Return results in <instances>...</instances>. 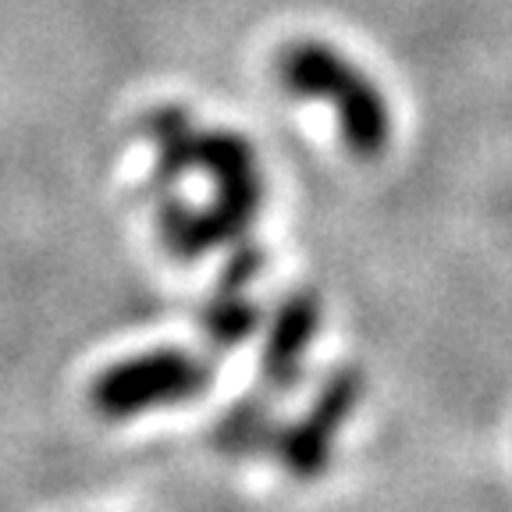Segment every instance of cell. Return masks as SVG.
Here are the masks:
<instances>
[{"instance_id":"cell-1","label":"cell","mask_w":512,"mask_h":512,"mask_svg":"<svg viewBox=\"0 0 512 512\" xmlns=\"http://www.w3.org/2000/svg\"><path fill=\"white\" fill-rule=\"evenodd\" d=\"M189 171L210 182L207 207H185L171 192L157 196V232L178 260H200L221 246H235L253 228L264 203L260 160L246 136L228 128H196L189 146Z\"/></svg>"},{"instance_id":"cell-2","label":"cell","mask_w":512,"mask_h":512,"mask_svg":"<svg viewBox=\"0 0 512 512\" xmlns=\"http://www.w3.org/2000/svg\"><path fill=\"white\" fill-rule=\"evenodd\" d=\"M274 72L288 96L335 107L342 143L356 160H377L392 146V107L384 93L331 43H288L274 61Z\"/></svg>"},{"instance_id":"cell-3","label":"cell","mask_w":512,"mask_h":512,"mask_svg":"<svg viewBox=\"0 0 512 512\" xmlns=\"http://www.w3.org/2000/svg\"><path fill=\"white\" fill-rule=\"evenodd\" d=\"M210 384H214L210 360L189 349H150L107 367L89 388V399L107 420H128L150 409L185 406L200 399Z\"/></svg>"},{"instance_id":"cell-4","label":"cell","mask_w":512,"mask_h":512,"mask_svg":"<svg viewBox=\"0 0 512 512\" xmlns=\"http://www.w3.org/2000/svg\"><path fill=\"white\" fill-rule=\"evenodd\" d=\"M363 399V374L356 367L331 370L317 388V399L299 420L281 424L271 438V452L278 456L281 470L299 480H313L328 470L335 459V445L349 416Z\"/></svg>"},{"instance_id":"cell-5","label":"cell","mask_w":512,"mask_h":512,"mask_svg":"<svg viewBox=\"0 0 512 512\" xmlns=\"http://www.w3.org/2000/svg\"><path fill=\"white\" fill-rule=\"evenodd\" d=\"M320 331V299L313 292H292L278 303L267 324L264 349H260V388L292 392L306 374V356Z\"/></svg>"},{"instance_id":"cell-6","label":"cell","mask_w":512,"mask_h":512,"mask_svg":"<svg viewBox=\"0 0 512 512\" xmlns=\"http://www.w3.org/2000/svg\"><path fill=\"white\" fill-rule=\"evenodd\" d=\"M260 264H264L260 249L246 246V242H235V253L224 264L217 292L203 306V317H200L203 335L217 349H235V345L249 342L256 335V328H260V306L246 296L249 281L260 274Z\"/></svg>"},{"instance_id":"cell-7","label":"cell","mask_w":512,"mask_h":512,"mask_svg":"<svg viewBox=\"0 0 512 512\" xmlns=\"http://www.w3.org/2000/svg\"><path fill=\"white\" fill-rule=\"evenodd\" d=\"M274 431H278V424L271 416V399H267V392H256L239 399L217 420L214 445L224 456H253V452L271 448Z\"/></svg>"}]
</instances>
